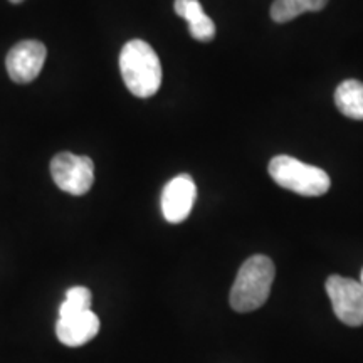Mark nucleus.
I'll use <instances>...</instances> for the list:
<instances>
[{
  "label": "nucleus",
  "mask_w": 363,
  "mask_h": 363,
  "mask_svg": "<svg viewBox=\"0 0 363 363\" xmlns=\"http://www.w3.org/2000/svg\"><path fill=\"white\" fill-rule=\"evenodd\" d=\"M197 187L190 175L180 174L165 185L162 192V214L170 224H180L192 212Z\"/></svg>",
  "instance_id": "nucleus-7"
},
{
  "label": "nucleus",
  "mask_w": 363,
  "mask_h": 363,
  "mask_svg": "<svg viewBox=\"0 0 363 363\" xmlns=\"http://www.w3.org/2000/svg\"><path fill=\"white\" fill-rule=\"evenodd\" d=\"M326 293L333 306V313L348 326L363 325V286L360 281L330 276L326 279Z\"/></svg>",
  "instance_id": "nucleus-5"
},
{
  "label": "nucleus",
  "mask_w": 363,
  "mask_h": 363,
  "mask_svg": "<svg viewBox=\"0 0 363 363\" xmlns=\"http://www.w3.org/2000/svg\"><path fill=\"white\" fill-rule=\"evenodd\" d=\"M276 267L267 256L256 254L239 267L230 289V306L238 313H249L261 308L271 293Z\"/></svg>",
  "instance_id": "nucleus-2"
},
{
  "label": "nucleus",
  "mask_w": 363,
  "mask_h": 363,
  "mask_svg": "<svg viewBox=\"0 0 363 363\" xmlns=\"http://www.w3.org/2000/svg\"><path fill=\"white\" fill-rule=\"evenodd\" d=\"M360 283H362V286H363V269H362V279H360Z\"/></svg>",
  "instance_id": "nucleus-14"
},
{
  "label": "nucleus",
  "mask_w": 363,
  "mask_h": 363,
  "mask_svg": "<svg viewBox=\"0 0 363 363\" xmlns=\"http://www.w3.org/2000/svg\"><path fill=\"white\" fill-rule=\"evenodd\" d=\"M45 57H48V49L40 40H21L7 54L6 67L9 78L19 84L30 83L43 71Z\"/></svg>",
  "instance_id": "nucleus-6"
},
{
  "label": "nucleus",
  "mask_w": 363,
  "mask_h": 363,
  "mask_svg": "<svg viewBox=\"0 0 363 363\" xmlns=\"http://www.w3.org/2000/svg\"><path fill=\"white\" fill-rule=\"evenodd\" d=\"M272 180L286 190L303 197H318L330 190L331 180L325 170L308 165L289 155H278L269 163Z\"/></svg>",
  "instance_id": "nucleus-3"
},
{
  "label": "nucleus",
  "mask_w": 363,
  "mask_h": 363,
  "mask_svg": "<svg viewBox=\"0 0 363 363\" xmlns=\"http://www.w3.org/2000/svg\"><path fill=\"white\" fill-rule=\"evenodd\" d=\"M9 2H12V4H21V2H24V0H9Z\"/></svg>",
  "instance_id": "nucleus-13"
},
{
  "label": "nucleus",
  "mask_w": 363,
  "mask_h": 363,
  "mask_svg": "<svg viewBox=\"0 0 363 363\" xmlns=\"http://www.w3.org/2000/svg\"><path fill=\"white\" fill-rule=\"evenodd\" d=\"M51 177L62 192L84 195L94 182V163L89 157L61 152L51 160Z\"/></svg>",
  "instance_id": "nucleus-4"
},
{
  "label": "nucleus",
  "mask_w": 363,
  "mask_h": 363,
  "mask_svg": "<svg viewBox=\"0 0 363 363\" xmlns=\"http://www.w3.org/2000/svg\"><path fill=\"white\" fill-rule=\"evenodd\" d=\"M337 108L347 118L363 120V83L357 79H347L335 91Z\"/></svg>",
  "instance_id": "nucleus-10"
},
{
  "label": "nucleus",
  "mask_w": 363,
  "mask_h": 363,
  "mask_svg": "<svg viewBox=\"0 0 363 363\" xmlns=\"http://www.w3.org/2000/svg\"><path fill=\"white\" fill-rule=\"evenodd\" d=\"M328 0H274L271 7V17L274 22H289L301 13L318 12L326 7Z\"/></svg>",
  "instance_id": "nucleus-11"
},
{
  "label": "nucleus",
  "mask_w": 363,
  "mask_h": 363,
  "mask_svg": "<svg viewBox=\"0 0 363 363\" xmlns=\"http://www.w3.org/2000/svg\"><path fill=\"white\" fill-rule=\"evenodd\" d=\"M175 12L189 22L190 34L201 43H208L216 38V24L211 17L203 12L202 4L199 0H175Z\"/></svg>",
  "instance_id": "nucleus-9"
},
{
  "label": "nucleus",
  "mask_w": 363,
  "mask_h": 363,
  "mask_svg": "<svg viewBox=\"0 0 363 363\" xmlns=\"http://www.w3.org/2000/svg\"><path fill=\"white\" fill-rule=\"evenodd\" d=\"M99 325L101 323H99L98 315L91 310L78 313V315L62 316L56 323L57 340L71 348L83 347L96 337Z\"/></svg>",
  "instance_id": "nucleus-8"
},
{
  "label": "nucleus",
  "mask_w": 363,
  "mask_h": 363,
  "mask_svg": "<svg viewBox=\"0 0 363 363\" xmlns=\"http://www.w3.org/2000/svg\"><path fill=\"white\" fill-rule=\"evenodd\" d=\"M120 71L126 88L136 98H150L162 86V62L155 49L142 39H133L120 52Z\"/></svg>",
  "instance_id": "nucleus-1"
},
{
  "label": "nucleus",
  "mask_w": 363,
  "mask_h": 363,
  "mask_svg": "<svg viewBox=\"0 0 363 363\" xmlns=\"http://www.w3.org/2000/svg\"><path fill=\"white\" fill-rule=\"evenodd\" d=\"M93 294L84 286H74L66 291V298L62 305L59 306V318L78 315V313L91 310Z\"/></svg>",
  "instance_id": "nucleus-12"
}]
</instances>
